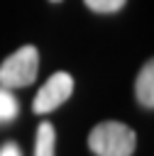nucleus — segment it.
I'll return each mask as SVG.
<instances>
[{
  "mask_svg": "<svg viewBox=\"0 0 154 156\" xmlns=\"http://www.w3.org/2000/svg\"><path fill=\"white\" fill-rule=\"evenodd\" d=\"M88 146L95 156H132L137 146L134 129L122 122H100L88 136Z\"/></svg>",
  "mask_w": 154,
  "mask_h": 156,
  "instance_id": "f257e3e1",
  "label": "nucleus"
},
{
  "mask_svg": "<svg viewBox=\"0 0 154 156\" xmlns=\"http://www.w3.org/2000/svg\"><path fill=\"white\" fill-rule=\"evenodd\" d=\"M39 71V54L34 46H22L12 56H7L0 66V83L5 88H24L34 83Z\"/></svg>",
  "mask_w": 154,
  "mask_h": 156,
  "instance_id": "f03ea898",
  "label": "nucleus"
},
{
  "mask_svg": "<svg viewBox=\"0 0 154 156\" xmlns=\"http://www.w3.org/2000/svg\"><path fill=\"white\" fill-rule=\"evenodd\" d=\"M71 90H73V78H71L68 73H54V76L42 85V90L37 93L32 110H34L37 115H46V112L56 110L59 105H64V102L71 98Z\"/></svg>",
  "mask_w": 154,
  "mask_h": 156,
  "instance_id": "7ed1b4c3",
  "label": "nucleus"
},
{
  "mask_svg": "<svg viewBox=\"0 0 154 156\" xmlns=\"http://www.w3.org/2000/svg\"><path fill=\"white\" fill-rule=\"evenodd\" d=\"M134 93H137L139 105L154 110V58H149L142 66V71L137 76V83H134Z\"/></svg>",
  "mask_w": 154,
  "mask_h": 156,
  "instance_id": "20e7f679",
  "label": "nucleus"
},
{
  "mask_svg": "<svg viewBox=\"0 0 154 156\" xmlns=\"http://www.w3.org/2000/svg\"><path fill=\"white\" fill-rule=\"evenodd\" d=\"M54 127L49 122H42L37 129V144H34V156H54Z\"/></svg>",
  "mask_w": 154,
  "mask_h": 156,
  "instance_id": "39448f33",
  "label": "nucleus"
},
{
  "mask_svg": "<svg viewBox=\"0 0 154 156\" xmlns=\"http://www.w3.org/2000/svg\"><path fill=\"white\" fill-rule=\"evenodd\" d=\"M17 117V100L7 93V88L0 90V119H15Z\"/></svg>",
  "mask_w": 154,
  "mask_h": 156,
  "instance_id": "423d86ee",
  "label": "nucleus"
},
{
  "mask_svg": "<svg viewBox=\"0 0 154 156\" xmlns=\"http://www.w3.org/2000/svg\"><path fill=\"white\" fill-rule=\"evenodd\" d=\"M83 2L93 12H117L127 0H83Z\"/></svg>",
  "mask_w": 154,
  "mask_h": 156,
  "instance_id": "0eeeda50",
  "label": "nucleus"
},
{
  "mask_svg": "<svg viewBox=\"0 0 154 156\" xmlns=\"http://www.w3.org/2000/svg\"><path fill=\"white\" fill-rule=\"evenodd\" d=\"M0 156H22V154H20V149H17L15 144H5V146L0 149Z\"/></svg>",
  "mask_w": 154,
  "mask_h": 156,
  "instance_id": "6e6552de",
  "label": "nucleus"
},
{
  "mask_svg": "<svg viewBox=\"0 0 154 156\" xmlns=\"http://www.w3.org/2000/svg\"><path fill=\"white\" fill-rule=\"evenodd\" d=\"M51 2H59V0H51Z\"/></svg>",
  "mask_w": 154,
  "mask_h": 156,
  "instance_id": "1a4fd4ad",
  "label": "nucleus"
}]
</instances>
